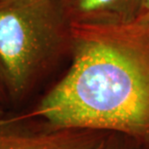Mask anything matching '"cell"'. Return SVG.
<instances>
[{
  "label": "cell",
  "instance_id": "cell-6",
  "mask_svg": "<svg viewBox=\"0 0 149 149\" xmlns=\"http://www.w3.org/2000/svg\"><path fill=\"white\" fill-rule=\"evenodd\" d=\"M138 17H149V0H141V8Z\"/></svg>",
  "mask_w": 149,
  "mask_h": 149
},
{
  "label": "cell",
  "instance_id": "cell-5",
  "mask_svg": "<svg viewBox=\"0 0 149 149\" xmlns=\"http://www.w3.org/2000/svg\"><path fill=\"white\" fill-rule=\"evenodd\" d=\"M97 149H145L144 142L116 132L107 133Z\"/></svg>",
  "mask_w": 149,
  "mask_h": 149
},
{
  "label": "cell",
  "instance_id": "cell-1",
  "mask_svg": "<svg viewBox=\"0 0 149 149\" xmlns=\"http://www.w3.org/2000/svg\"><path fill=\"white\" fill-rule=\"evenodd\" d=\"M70 27L72 64L34 116L53 128L116 132L149 143V17Z\"/></svg>",
  "mask_w": 149,
  "mask_h": 149
},
{
  "label": "cell",
  "instance_id": "cell-8",
  "mask_svg": "<svg viewBox=\"0 0 149 149\" xmlns=\"http://www.w3.org/2000/svg\"><path fill=\"white\" fill-rule=\"evenodd\" d=\"M145 149H149V143H144Z\"/></svg>",
  "mask_w": 149,
  "mask_h": 149
},
{
  "label": "cell",
  "instance_id": "cell-7",
  "mask_svg": "<svg viewBox=\"0 0 149 149\" xmlns=\"http://www.w3.org/2000/svg\"><path fill=\"white\" fill-rule=\"evenodd\" d=\"M7 99H9L8 94H7V93H6L4 85H3L1 78H0V104L3 103V102H5V101L7 100Z\"/></svg>",
  "mask_w": 149,
  "mask_h": 149
},
{
  "label": "cell",
  "instance_id": "cell-3",
  "mask_svg": "<svg viewBox=\"0 0 149 149\" xmlns=\"http://www.w3.org/2000/svg\"><path fill=\"white\" fill-rule=\"evenodd\" d=\"M107 133L91 129L32 130L17 119H0V149H97Z\"/></svg>",
  "mask_w": 149,
  "mask_h": 149
},
{
  "label": "cell",
  "instance_id": "cell-4",
  "mask_svg": "<svg viewBox=\"0 0 149 149\" xmlns=\"http://www.w3.org/2000/svg\"><path fill=\"white\" fill-rule=\"evenodd\" d=\"M70 25L116 24L135 19L141 0H60Z\"/></svg>",
  "mask_w": 149,
  "mask_h": 149
},
{
  "label": "cell",
  "instance_id": "cell-2",
  "mask_svg": "<svg viewBox=\"0 0 149 149\" xmlns=\"http://www.w3.org/2000/svg\"><path fill=\"white\" fill-rule=\"evenodd\" d=\"M71 40L60 0H0V78L19 100Z\"/></svg>",
  "mask_w": 149,
  "mask_h": 149
},
{
  "label": "cell",
  "instance_id": "cell-9",
  "mask_svg": "<svg viewBox=\"0 0 149 149\" xmlns=\"http://www.w3.org/2000/svg\"><path fill=\"white\" fill-rule=\"evenodd\" d=\"M1 113H2V112H1V110H0V116H1Z\"/></svg>",
  "mask_w": 149,
  "mask_h": 149
}]
</instances>
